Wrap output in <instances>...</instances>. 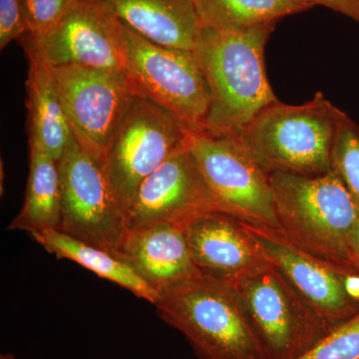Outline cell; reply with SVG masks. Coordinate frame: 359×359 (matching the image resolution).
Here are the masks:
<instances>
[{"instance_id": "obj_1", "label": "cell", "mask_w": 359, "mask_h": 359, "mask_svg": "<svg viewBox=\"0 0 359 359\" xmlns=\"http://www.w3.org/2000/svg\"><path fill=\"white\" fill-rule=\"evenodd\" d=\"M276 23L242 32L203 27L194 54L211 93L205 132L237 134L278 100L264 65V48Z\"/></svg>"}, {"instance_id": "obj_2", "label": "cell", "mask_w": 359, "mask_h": 359, "mask_svg": "<svg viewBox=\"0 0 359 359\" xmlns=\"http://www.w3.org/2000/svg\"><path fill=\"white\" fill-rule=\"evenodd\" d=\"M155 306L200 359H269L233 283L199 271L161 292Z\"/></svg>"}, {"instance_id": "obj_3", "label": "cell", "mask_w": 359, "mask_h": 359, "mask_svg": "<svg viewBox=\"0 0 359 359\" xmlns=\"http://www.w3.org/2000/svg\"><path fill=\"white\" fill-rule=\"evenodd\" d=\"M269 175L276 229L309 254L359 273L349 247L359 212L339 176L332 170L320 176Z\"/></svg>"}, {"instance_id": "obj_4", "label": "cell", "mask_w": 359, "mask_h": 359, "mask_svg": "<svg viewBox=\"0 0 359 359\" xmlns=\"http://www.w3.org/2000/svg\"><path fill=\"white\" fill-rule=\"evenodd\" d=\"M337 111L321 92L302 105L278 100L235 135L268 174L320 176L332 171Z\"/></svg>"}, {"instance_id": "obj_5", "label": "cell", "mask_w": 359, "mask_h": 359, "mask_svg": "<svg viewBox=\"0 0 359 359\" xmlns=\"http://www.w3.org/2000/svg\"><path fill=\"white\" fill-rule=\"evenodd\" d=\"M235 287L269 359H299L332 330L273 264Z\"/></svg>"}, {"instance_id": "obj_6", "label": "cell", "mask_w": 359, "mask_h": 359, "mask_svg": "<svg viewBox=\"0 0 359 359\" xmlns=\"http://www.w3.org/2000/svg\"><path fill=\"white\" fill-rule=\"evenodd\" d=\"M124 26L126 75L137 96L171 113L188 133L204 132L211 93L194 52L155 43Z\"/></svg>"}, {"instance_id": "obj_7", "label": "cell", "mask_w": 359, "mask_h": 359, "mask_svg": "<svg viewBox=\"0 0 359 359\" xmlns=\"http://www.w3.org/2000/svg\"><path fill=\"white\" fill-rule=\"evenodd\" d=\"M186 146L219 212L278 228L269 175L235 134L188 133Z\"/></svg>"}, {"instance_id": "obj_8", "label": "cell", "mask_w": 359, "mask_h": 359, "mask_svg": "<svg viewBox=\"0 0 359 359\" xmlns=\"http://www.w3.org/2000/svg\"><path fill=\"white\" fill-rule=\"evenodd\" d=\"M187 134L171 113L135 97L101 163L127 215L142 182L183 145Z\"/></svg>"}, {"instance_id": "obj_9", "label": "cell", "mask_w": 359, "mask_h": 359, "mask_svg": "<svg viewBox=\"0 0 359 359\" xmlns=\"http://www.w3.org/2000/svg\"><path fill=\"white\" fill-rule=\"evenodd\" d=\"M62 194L59 231L116 257L128 230L127 214L100 162L73 137L58 162Z\"/></svg>"}, {"instance_id": "obj_10", "label": "cell", "mask_w": 359, "mask_h": 359, "mask_svg": "<svg viewBox=\"0 0 359 359\" xmlns=\"http://www.w3.org/2000/svg\"><path fill=\"white\" fill-rule=\"evenodd\" d=\"M80 147L102 163L116 130L137 96L126 73L84 66H49Z\"/></svg>"}, {"instance_id": "obj_11", "label": "cell", "mask_w": 359, "mask_h": 359, "mask_svg": "<svg viewBox=\"0 0 359 359\" xmlns=\"http://www.w3.org/2000/svg\"><path fill=\"white\" fill-rule=\"evenodd\" d=\"M21 39L28 57L48 66L76 65L126 73L125 26L99 0H77L50 32Z\"/></svg>"}, {"instance_id": "obj_12", "label": "cell", "mask_w": 359, "mask_h": 359, "mask_svg": "<svg viewBox=\"0 0 359 359\" xmlns=\"http://www.w3.org/2000/svg\"><path fill=\"white\" fill-rule=\"evenodd\" d=\"M241 224L332 330L359 313V273L309 254L278 229L243 219Z\"/></svg>"}, {"instance_id": "obj_13", "label": "cell", "mask_w": 359, "mask_h": 359, "mask_svg": "<svg viewBox=\"0 0 359 359\" xmlns=\"http://www.w3.org/2000/svg\"><path fill=\"white\" fill-rule=\"evenodd\" d=\"M219 212L192 154L177 149L143 182L127 215L128 229L168 224L185 230L202 215Z\"/></svg>"}, {"instance_id": "obj_14", "label": "cell", "mask_w": 359, "mask_h": 359, "mask_svg": "<svg viewBox=\"0 0 359 359\" xmlns=\"http://www.w3.org/2000/svg\"><path fill=\"white\" fill-rule=\"evenodd\" d=\"M185 236L194 264L205 275L235 283L271 264L241 219L226 212L202 215Z\"/></svg>"}, {"instance_id": "obj_15", "label": "cell", "mask_w": 359, "mask_h": 359, "mask_svg": "<svg viewBox=\"0 0 359 359\" xmlns=\"http://www.w3.org/2000/svg\"><path fill=\"white\" fill-rule=\"evenodd\" d=\"M116 257L131 266L159 295L200 271L191 257L185 230L174 224L128 229Z\"/></svg>"}, {"instance_id": "obj_16", "label": "cell", "mask_w": 359, "mask_h": 359, "mask_svg": "<svg viewBox=\"0 0 359 359\" xmlns=\"http://www.w3.org/2000/svg\"><path fill=\"white\" fill-rule=\"evenodd\" d=\"M134 32L155 43L195 51L203 26L192 0H99Z\"/></svg>"}, {"instance_id": "obj_17", "label": "cell", "mask_w": 359, "mask_h": 359, "mask_svg": "<svg viewBox=\"0 0 359 359\" xmlns=\"http://www.w3.org/2000/svg\"><path fill=\"white\" fill-rule=\"evenodd\" d=\"M28 58L30 63L27 79L30 148L37 149L59 162L74 135L49 66L39 59Z\"/></svg>"}, {"instance_id": "obj_18", "label": "cell", "mask_w": 359, "mask_h": 359, "mask_svg": "<svg viewBox=\"0 0 359 359\" xmlns=\"http://www.w3.org/2000/svg\"><path fill=\"white\" fill-rule=\"evenodd\" d=\"M62 224V194L57 161L37 149L30 148V166L25 204L8 231L30 235L59 231Z\"/></svg>"}, {"instance_id": "obj_19", "label": "cell", "mask_w": 359, "mask_h": 359, "mask_svg": "<svg viewBox=\"0 0 359 359\" xmlns=\"http://www.w3.org/2000/svg\"><path fill=\"white\" fill-rule=\"evenodd\" d=\"M30 236L57 259L75 262L100 278L130 290L136 297L154 306L159 301V294L151 285L137 275L131 266L107 250L85 244L59 231L35 233Z\"/></svg>"}, {"instance_id": "obj_20", "label": "cell", "mask_w": 359, "mask_h": 359, "mask_svg": "<svg viewBox=\"0 0 359 359\" xmlns=\"http://www.w3.org/2000/svg\"><path fill=\"white\" fill-rule=\"evenodd\" d=\"M203 27L242 32L302 13L313 6L306 0H192Z\"/></svg>"}, {"instance_id": "obj_21", "label": "cell", "mask_w": 359, "mask_h": 359, "mask_svg": "<svg viewBox=\"0 0 359 359\" xmlns=\"http://www.w3.org/2000/svg\"><path fill=\"white\" fill-rule=\"evenodd\" d=\"M330 163L359 212V126L339 108Z\"/></svg>"}, {"instance_id": "obj_22", "label": "cell", "mask_w": 359, "mask_h": 359, "mask_svg": "<svg viewBox=\"0 0 359 359\" xmlns=\"http://www.w3.org/2000/svg\"><path fill=\"white\" fill-rule=\"evenodd\" d=\"M299 359H359V313L330 330Z\"/></svg>"}, {"instance_id": "obj_23", "label": "cell", "mask_w": 359, "mask_h": 359, "mask_svg": "<svg viewBox=\"0 0 359 359\" xmlns=\"http://www.w3.org/2000/svg\"><path fill=\"white\" fill-rule=\"evenodd\" d=\"M77 0H25L27 33L40 37L50 32L74 6Z\"/></svg>"}, {"instance_id": "obj_24", "label": "cell", "mask_w": 359, "mask_h": 359, "mask_svg": "<svg viewBox=\"0 0 359 359\" xmlns=\"http://www.w3.org/2000/svg\"><path fill=\"white\" fill-rule=\"evenodd\" d=\"M26 33L25 0H0V49Z\"/></svg>"}, {"instance_id": "obj_25", "label": "cell", "mask_w": 359, "mask_h": 359, "mask_svg": "<svg viewBox=\"0 0 359 359\" xmlns=\"http://www.w3.org/2000/svg\"><path fill=\"white\" fill-rule=\"evenodd\" d=\"M313 6L327 7L330 11L342 14L359 25V0H306Z\"/></svg>"}, {"instance_id": "obj_26", "label": "cell", "mask_w": 359, "mask_h": 359, "mask_svg": "<svg viewBox=\"0 0 359 359\" xmlns=\"http://www.w3.org/2000/svg\"><path fill=\"white\" fill-rule=\"evenodd\" d=\"M349 247H351L354 266L359 273V221L351 231L349 237Z\"/></svg>"}, {"instance_id": "obj_27", "label": "cell", "mask_w": 359, "mask_h": 359, "mask_svg": "<svg viewBox=\"0 0 359 359\" xmlns=\"http://www.w3.org/2000/svg\"><path fill=\"white\" fill-rule=\"evenodd\" d=\"M0 359H16L15 356L11 353H4L0 355Z\"/></svg>"}]
</instances>
